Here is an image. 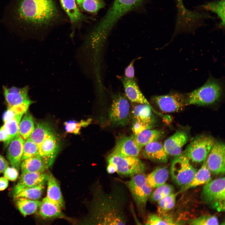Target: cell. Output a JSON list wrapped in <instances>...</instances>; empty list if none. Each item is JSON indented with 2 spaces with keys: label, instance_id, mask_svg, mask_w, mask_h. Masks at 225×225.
I'll use <instances>...</instances> for the list:
<instances>
[{
  "label": "cell",
  "instance_id": "6da1fadb",
  "mask_svg": "<svg viewBox=\"0 0 225 225\" xmlns=\"http://www.w3.org/2000/svg\"><path fill=\"white\" fill-rule=\"evenodd\" d=\"M124 185L115 182L108 192L100 188L97 190L92 210V222L100 225L127 224L128 196Z\"/></svg>",
  "mask_w": 225,
  "mask_h": 225
},
{
  "label": "cell",
  "instance_id": "7a4b0ae2",
  "mask_svg": "<svg viewBox=\"0 0 225 225\" xmlns=\"http://www.w3.org/2000/svg\"><path fill=\"white\" fill-rule=\"evenodd\" d=\"M15 12L20 22L38 28L50 25L59 16L54 0H19Z\"/></svg>",
  "mask_w": 225,
  "mask_h": 225
},
{
  "label": "cell",
  "instance_id": "3957f363",
  "mask_svg": "<svg viewBox=\"0 0 225 225\" xmlns=\"http://www.w3.org/2000/svg\"><path fill=\"white\" fill-rule=\"evenodd\" d=\"M143 0H115L112 5L94 30L100 39H105L118 21L139 5Z\"/></svg>",
  "mask_w": 225,
  "mask_h": 225
},
{
  "label": "cell",
  "instance_id": "277c9868",
  "mask_svg": "<svg viewBox=\"0 0 225 225\" xmlns=\"http://www.w3.org/2000/svg\"><path fill=\"white\" fill-rule=\"evenodd\" d=\"M223 88L220 80L209 78L202 86L185 95L186 105L207 106L214 104L221 98Z\"/></svg>",
  "mask_w": 225,
  "mask_h": 225
},
{
  "label": "cell",
  "instance_id": "5b68a950",
  "mask_svg": "<svg viewBox=\"0 0 225 225\" xmlns=\"http://www.w3.org/2000/svg\"><path fill=\"white\" fill-rule=\"evenodd\" d=\"M107 171L109 174L117 172L128 177L144 172L145 164L138 157H124L110 154L108 157Z\"/></svg>",
  "mask_w": 225,
  "mask_h": 225
},
{
  "label": "cell",
  "instance_id": "8992f818",
  "mask_svg": "<svg viewBox=\"0 0 225 225\" xmlns=\"http://www.w3.org/2000/svg\"><path fill=\"white\" fill-rule=\"evenodd\" d=\"M144 173L136 174L124 184L129 190L135 203L139 215H145L147 204L152 192V189L147 184Z\"/></svg>",
  "mask_w": 225,
  "mask_h": 225
},
{
  "label": "cell",
  "instance_id": "52a82bcc",
  "mask_svg": "<svg viewBox=\"0 0 225 225\" xmlns=\"http://www.w3.org/2000/svg\"><path fill=\"white\" fill-rule=\"evenodd\" d=\"M225 190L224 177L216 178L205 184L201 198L203 202L211 204L218 210L224 211Z\"/></svg>",
  "mask_w": 225,
  "mask_h": 225
},
{
  "label": "cell",
  "instance_id": "ba28073f",
  "mask_svg": "<svg viewBox=\"0 0 225 225\" xmlns=\"http://www.w3.org/2000/svg\"><path fill=\"white\" fill-rule=\"evenodd\" d=\"M215 142L210 136H198L188 145L182 154L192 162H204Z\"/></svg>",
  "mask_w": 225,
  "mask_h": 225
},
{
  "label": "cell",
  "instance_id": "9c48e42d",
  "mask_svg": "<svg viewBox=\"0 0 225 225\" xmlns=\"http://www.w3.org/2000/svg\"><path fill=\"white\" fill-rule=\"evenodd\" d=\"M175 157L170 168L172 178L177 185L184 186L192 181L197 170L182 153Z\"/></svg>",
  "mask_w": 225,
  "mask_h": 225
},
{
  "label": "cell",
  "instance_id": "30bf717a",
  "mask_svg": "<svg viewBox=\"0 0 225 225\" xmlns=\"http://www.w3.org/2000/svg\"><path fill=\"white\" fill-rule=\"evenodd\" d=\"M131 117L130 105L126 96L120 93L114 95L108 114L110 123L117 126H125Z\"/></svg>",
  "mask_w": 225,
  "mask_h": 225
},
{
  "label": "cell",
  "instance_id": "8fae6325",
  "mask_svg": "<svg viewBox=\"0 0 225 225\" xmlns=\"http://www.w3.org/2000/svg\"><path fill=\"white\" fill-rule=\"evenodd\" d=\"M153 100L159 109L164 112H178L187 106L186 95L177 92L154 96Z\"/></svg>",
  "mask_w": 225,
  "mask_h": 225
},
{
  "label": "cell",
  "instance_id": "7c38bea8",
  "mask_svg": "<svg viewBox=\"0 0 225 225\" xmlns=\"http://www.w3.org/2000/svg\"><path fill=\"white\" fill-rule=\"evenodd\" d=\"M225 145L220 141L215 142L206 160L207 166L215 174L225 172Z\"/></svg>",
  "mask_w": 225,
  "mask_h": 225
},
{
  "label": "cell",
  "instance_id": "4fadbf2b",
  "mask_svg": "<svg viewBox=\"0 0 225 225\" xmlns=\"http://www.w3.org/2000/svg\"><path fill=\"white\" fill-rule=\"evenodd\" d=\"M29 87L26 85L19 88L12 86L10 88L2 86L3 95L8 107L27 105L33 103L28 96Z\"/></svg>",
  "mask_w": 225,
  "mask_h": 225
},
{
  "label": "cell",
  "instance_id": "5bb4252c",
  "mask_svg": "<svg viewBox=\"0 0 225 225\" xmlns=\"http://www.w3.org/2000/svg\"><path fill=\"white\" fill-rule=\"evenodd\" d=\"M141 149L131 136L122 135L117 138L111 153L124 157H138Z\"/></svg>",
  "mask_w": 225,
  "mask_h": 225
},
{
  "label": "cell",
  "instance_id": "9a60e30c",
  "mask_svg": "<svg viewBox=\"0 0 225 225\" xmlns=\"http://www.w3.org/2000/svg\"><path fill=\"white\" fill-rule=\"evenodd\" d=\"M187 133L182 130L177 131L164 142L163 145L168 155L176 156L182 153V147L188 140Z\"/></svg>",
  "mask_w": 225,
  "mask_h": 225
},
{
  "label": "cell",
  "instance_id": "2e32d148",
  "mask_svg": "<svg viewBox=\"0 0 225 225\" xmlns=\"http://www.w3.org/2000/svg\"><path fill=\"white\" fill-rule=\"evenodd\" d=\"M121 80L125 96L128 100L133 102L147 105L153 108L142 93L134 79H129L123 77L121 78Z\"/></svg>",
  "mask_w": 225,
  "mask_h": 225
},
{
  "label": "cell",
  "instance_id": "e0dca14e",
  "mask_svg": "<svg viewBox=\"0 0 225 225\" xmlns=\"http://www.w3.org/2000/svg\"><path fill=\"white\" fill-rule=\"evenodd\" d=\"M23 138L20 135L13 139L8 146L7 157L11 167L20 169L23 151Z\"/></svg>",
  "mask_w": 225,
  "mask_h": 225
},
{
  "label": "cell",
  "instance_id": "ac0fdd59",
  "mask_svg": "<svg viewBox=\"0 0 225 225\" xmlns=\"http://www.w3.org/2000/svg\"><path fill=\"white\" fill-rule=\"evenodd\" d=\"M58 150V140L54 133H52L39 146L38 155L45 158L52 165Z\"/></svg>",
  "mask_w": 225,
  "mask_h": 225
},
{
  "label": "cell",
  "instance_id": "d6986e66",
  "mask_svg": "<svg viewBox=\"0 0 225 225\" xmlns=\"http://www.w3.org/2000/svg\"><path fill=\"white\" fill-rule=\"evenodd\" d=\"M142 152V155L146 159L162 163L168 161V154L163 144L158 141L151 142L145 146Z\"/></svg>",
  "mask_w": 225,
  "mask_h": 225
},
{
  "label": "cell",
  "instance_id": "ffe728a7",
  "mask_svg": "<svg viewBox=\"0 0 225 225\" xmlns=\"http://www.w3.org/2000/svg\"><path fill=\"white\" fill-rule=\"evenodd\" d=\"M51 165L45 158L39 155L22 161L20 164L21 172H44Z\"/></svg>",
  "mask_w": 225,
  "mask_h": 225
},
{
  "label": "cell",
  "instance_id": "44dd1931",
  "mask_svg": "<svg viewBox=\"0 0 225 225\" xmlns=\"http://www.w3.org/2000/svg\"><path fill=\"white\" fill-rule=\"evenodd\" d=\"M152 111L156 112L153 108L149 106L139 104L135 106L132 111L131 116L134 121L154 126L156 119Z\"/></svg>",
  "mask_w": 225,
  "mask_h": 225
},
{
  "label": "cell",
  "instance_id": "7402d4cb",
  "mask_svg": "<svg viewBox=\"0 0 225 225\" xmlns=\"http://www.w3.org/2000/svg\"><path fill=\"white\" fill-rule=\"evenodd\" d=\"M49 174L44 172H21L19 180L16 185L20 187H33L45 185Z\"/></svg>",
  "mask_w": 225,
  "mask_h": 225
},
{
  "label": "cell",
  "instance_id": "603a6c76",
  "mask_svg": "<svg viewBox=\"0 0 225 225\" xmlns=\"http://www.w3.org/2000/svg\"><path fill=\"white\" fill-rule=\"evenodd\" d=\"M39 208V213L42 218L50 219L64 217L61 207L46 197L40 201Z\"/></svg>",
  "mask_w": 225,
  "mask_h": 225
},
{
  "label": "cell",
  "instance_id": "cb8c5ba5",
  "mask_svg": "<svg viewBox=\"0 0 225 225\" xmlns=\"http://www.w3.org/2000/svg\"><path fill=\"white\" fill-rule=\"evenodd\" d=\"M200 168L196 172L192 181L188 184L182 187L180 192L199 185L205 184L211 180V172L208 169L206 160L203 162Z\"/></svg>",
  "mask_w": 225,
  "mask_h": 225
},
{
  "label": "cell",
  "instance_id": "d4e9b609",
  "mask_svg": "<svg viewBox=\"0 0 225 225\" xmlns=\"http://www.w3.org/2000/svg\"><path fill=\"white\" fill-rule=\"evenodd\" d=\"M169 176L168 169L158 167L146 176L147 184L152 188H156L165 183Z\"/></svg>",
  "mask_w": 225,
  "mask_h": 225
},
{
  "label": "cell",
  "instance_id": "484cf974",
  "mask_svg": "<svg viewBox=\"0 0 225 225\" xmlns=\"http://www.w3.org/2000/svg\"><path fill=\"white\" fill-rule=\"evenodd\" d=\"M47 182L48 186L46 197L58 204L61 208L63 207L64 201L57 180L51 174L49 173Z\"/></svg>",
  "mask_w": 225,
  "mask_h": 225
},
{
  "label": "cell",
  "instance_id": "4316f807",
  "mask_svg": "<svg viewBox=\"0 0 225 225\" xmlns=\"http://www.w3.org/2000/svg\"><path fill=\"white\" fill-rule=\"evenodd\" d=\"M162 131L158 129H146L137 134H133L131 136L136 144L141 148L147 144L158 141L163 135Z\"/></svg>",
  "mask_w": 225,
  "mask_h": 225
},
{
  "label": "cell",
  "instance_id": "83f0119b",
  "mask_svg": "<svg viewBox=\"0 0 225 225\" xmlns=\"http://www.w3.org/2000/svg\"><path fill=\"white\" fill-rule=\"evenodd\" d=\"M45 185L41 184L33 187H20L16 185L13 195L14 198L23 197L33 200H38L41 197Z\"/></svg>",
  "mask_w": 225,
  "mask_h": 225
},
{
  "label": "cell",
  "instance_id": "f1b7e54d",
  "mask_svg": "<svg viewBox=\"0 0 225 225\" xmlns=\"http://www.w3.org/2000/svg\"><path fill=\"white\" fill-rule=\"evenodd\" d=\"M52 133V128L48 122H36L34 129L28 138L39 146L48 135Z\"/></svg>",
  "mask_w": 225,
  "mask_h": 225
},
{
  "label": "cell",
  "instance_id": "f546056e",
  "mask_svg": "<svg viewBox=\"0 0 225 225\" xmlns=\"http://www.w3.org/2000/svg\"><path fill=\"white\" fill-rule=\"evenodd\" d=\"M17 207L24 217L34 213L37 211L40 201L27 198L20 197L16 198Z\"/></svg>",
  "mask_w": 225,
  "mask_h": 225
},
{
  "label": "cell",
  "instance_id": "4dcf8cb0",
  "mask_svg": "<svg viewBox=\"0 0 225 225\" xmlns=\"http://www.w3.org/2000/svg\"><path fill=\"white\" fill-rule=\"evenodd\" d=\"M61 5L68 16L71 22L76 23L83 18L82 13L77 6L75 0H59Z\"/></svg>",
  "mask_w": 225,
  "mask_h": 225
},
{
  "label": "cell",
  "instance_id": "1f68e13d",
  "mask_svg": "<svg viewBox=\"0 0 225 225\" xmlns=\"http://www.w3.org/2000/svg\"><path fill=\"white\" fill-rule=\"evenodd\" d=\"M225 0L214 1L201 6L202 8L216 13L221 20L219 25L224 28L225 27Z\"/></svg>",
  "mask_w": 225,
  "mask_h": 225
},
{
  "label": "cell",
  "instance_id": "d6a6232c",
  "mask_svg": "<svg viewBox=\"0 0 225 225\" xmlns=\"http://www.w3.org/2000/svg\"><path fill=\"white\" fill-rule=\"evenodd\" d=\"M23 115H18L4 122L3 127L9 136V144L13 139L20 135L19 123Z\"/></svg>",
  "mask_w": 225,
  "mask_h": 225
},
{
  "label": "cell",
  "instance_id": "836d02e7",
  "mask_svg": "<svg viewBox=\"0 0 225 225\" xmlns=\"http://www.w3.org/2000/svg\"><path fill=\"white\" fill-rule=\"evenodd\" d=\"M34 123L33 118L29 113H25L19 123L20 135L24 139L28 138L34 129Z\"/></svg>",
  "mask_w": 225,
  "mask_h": 225
},
{
  "label": "cell",
  "instance_id": "e575fe53",
  "mask_svg": "<svg viewBox=\"0 0 225 225\" xmlns=\"http://www.w3.org/2000/svg\"><path fill=\"white\" fill-rule=\"evenodd\" d=\"M78 6L83 10L95 13L105 6L103 0H75Z\"/></svg>",
  "mask_w": 225,
  "mask_h": 225
},
{
  "label": "cell",
  "instance_id": "d590c367",
  "mask_svg": "<svg viewBox=\"0 0 225 225\" xmlns=\"http://www.w3.org/2000/svg\"><path fill=\"white\" fill-rule=\"evenodd\" d=\"M174 191V188L173 186L165 183L152 192L148 200L152 202H158L173 192Z\"/></svg>",
  "mask_w": 225,
  "mask_h": 225
},
{
  "label": "cell",
  "instance_id": "8d00e7d4",
  "mask_svg": "<svg viewBox=\"0 0 225 225\" xmlns=\"http://www.w3.org/2000/svg\"><path fill=\"white\" fill-rule=\"evenodd\" d=\"M160 215L153 213L149 214L145 222L146 225H174L176 224L169 218L163 213Z\"/></svg>",
  "mask_w": 225,
  "mask_h": 225
},
{
  "label": "cell",
  "instance_id": "74e56055",
  "mask_svg": "<svg viewBox=\"0 0 225 225\" xmlns=\"http://www.w3.org/2000/svg\"><path fill=\"white\" fill-rule=\"evenodd\" d=\"M38 155V146L28 138L25 139L22 161Z\"/></svg>",
  "mask_w": 225,
  "mask_h": 225
},
{
  "label": "cell",
  "instance_id": "f35d334b",
  "mask_svg": "<svg viewBox=\"0 0 225 225\" xmlns=\"http://www.w3.org/2000/svg\"><path fill=\"white\" fill-rule=\"evenodd\" d=\"M177 194L172 192L157 202L159 213H164L174 208Z\"/></svg>",
  "mask_w": 225,
  "mask_h": 225
},
{
  "label": "cell",
  "instance_id": "ab89813d",
  "mask_svg": "<svg viewBox=\"0 0 225 225\" xmlns=\"http://www.w3.org/2000/svg\"><path fill=\"white\" fill-rule=\"evenodd\" d=\"M91 121L90 118L86 121L82 120L80 122L69 121L64 123L65 129L67 132L78 134L80 133L81 127L87 126L91 122Z\"/></svg>",
  "mask_w": 225,
  "mask_h": 225
},
{
  "label": "cell",
  "instance_id": "60d3db41",
  "mask_svg": "<svg viewBox=\"0 0 225 225\" xmlns=\"http://www.w3.org/2000/svg\"><path fill=\"white\" fill-rule=\"evenodd\" d=\"M192 225H218V218L215 215H204L198 217L190 222Z\"/></svg>",
  "mask_w": 225,
  "mask_h": 225
},
{
  "label": "cell",
  "instance_id": "b9f144b4",
  "mask_svg": "<svg viewBox=\"0 0 225 225\" xmlns=\"http://www.w3.org/2000/svg\"><path fill=\"white\" fill-rule=\"evenodd\" d=\"M21 114L23 115V113L20 108L17 107H8L3 115L2 119L4 122L8 119Z\"/></svg>",
  "mask_w": 225,
  "mask_h": 225
},
{
  "label": "cell",
  "instance_id": "7bdbcfd3",
  "mask_svg": "<svg viewBox=\"0 0 225 225\" xmlns=\"http://www.w3.org/2000/svg\"><path fill=\"white\" fill-rule=\"evenodd\" d=\"M153 126L134 120L132 127L133 134H137L142 131L149 129H151Z\"/></svg>",
  "mask_w": 225,
  "mask_h": 225
},
{
  "label": "cell",
  "instance_id": "ee69618b",
  "mask_svg": "<svg viewBox=\"0 0 225 225\" xmlns=\"http://www.w3.org/2000/svg\"><path fill=\"white\" fill-rule=\"evenodd\" d=\"M4 177L8 180L15 181L18 176V171L15 168L8 167L3 172Z\"/></svg>",
  "mask_w": 225,
  "mask_h": 225
},
{
  "label": "cell",
  "instance_id": "f6af8a7d",
  "mask_svg": "<svg viewBox=\"0 0 225 225\" xmlns=\"http://www.w3.org/2000/svg\"><path fill=\"white\" fill-rule=\"evenodd\" d=\"M135 59L132 60L125 71V77L129 79H134V63Z\"/></svg>",
  "mask_w": 225,
  "mask_h": 225
},
{
  "label": "cell",
  "instance_id": "bcb514c9",
  "mask_svg": "<svg viewBox=\"0 0 225 225\" xmlns=\"http://www.w3.org/2000/svg\"><path fill=\"white\" fill-rule=\"evenodd\" d=\"M9 136L2 126L0 128V141L4 142L7 147L9 144Z\"/></svg>",
  "mask_w": 225,
  "mask_h": 225
},
{
  "label": "cell",
  "instance_id": "7dc6e473",
  "mask_svg": "<svg viewBox=\"0 0 225 225\" xmlns=\"http://www.w3.org/2000/svg\"><path fill=\"white\" fill-rule=\"evenodd\" d=\"M9 166L8 162L3 157L0 155V173L3 172Z\"/></svg>",
  "mask_w": 225,
  "mask_h": 225
},
{
  "label": "cell",
  "instance_id": "c3c4849f",
  "mask_svg": "<svg viewBox=\"0 0 225 225\" xmlns=\"http://www.w3.org/2000/svg\"><path fill=\"white\" fill-rule=\"evenodd\" d=\"M8 180L5 177H0V191H2L7 188L8 186Z\"/></svg>",
  "mask_w": 225,
  "mask_h": 225
},
{
  "label": "cell",
  "instance_id": "681fc988",
  "mask_svg": "<svg viewBox=\"0 0 225 225\" xmlns=\"http://www.w3.org/2000/svg\"><path fill=\"white\" fill-rule=\"evenodd\" d=\"M178 11L182 12L185 11L186 8L184 6L183 0H176Z\"/></svg>",
  "mask_w": 225,
  "mask_h": 225
}]
</instances>
